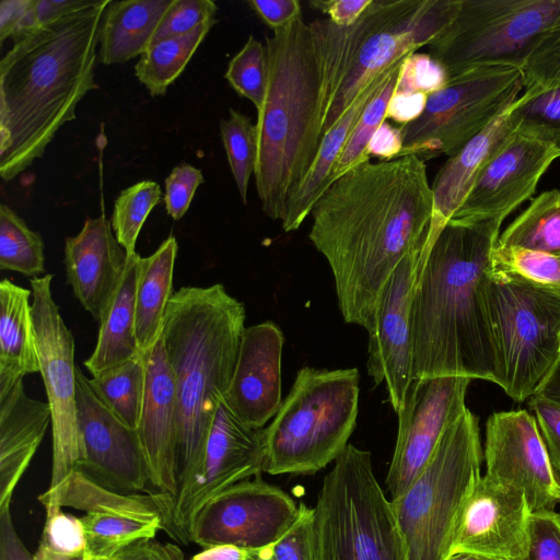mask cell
I'll return each instance as SVG.
<instances>
[{"label": "cell", "instance_id": "obj_27", "mask_svg": "<svg viewBox=\"0 0 560 560\" xmlns=\"http://www.w3.org/2000/svg\"><path fill=\"white\" fill-rule=\"evenodd\" d=\"M49 424L48 402L31 398L23 378L0 389V509L11 505Z\"/></svg>", "mask_w": 560, "mask_h": 560}, {"label": "cell", "instance_id": "obj_17", "mask_svg": "<svg viewBox=\"0 0 560 560\" xmlns=\"http://www.w3.org/2000/svg\"><path fill=\"white\" fill-rule=\"evenodd\" d=\"M472 380L465 376L413 378L398 415L394 453L385 479L392 499L398 498L431 459L451 423L467 408Z\"/></svg>", "mask_w": 560, "mask_h": 560}, {"label": "cell", "instance_id": "obj_15", "mask_svg": "<svg viewBox=\"0 0 560 560\" xmlns=\"http://www.w3.org/2000/svg\"><path fill=\"white\" fill-rule=\"evenodd\" d=\"M70 506L84 511L81 517L86 537L85 560H108L122 549L153 539L164 529L156 492L120 493L109 490L74 470L66 480L46 516Z\"/></svg>", "mask_w": 560, "mask_h": 560}, {"label": "cell", "instance_id": "obj_55", "mask_svg": "<svg viewBox=\"0 0 560 560\" xmlns=\"http://www.w3.org/2000/svg\"><path fill=\"white\" fill-rule=\"evenodd\" d=\"M0 560H42L23 544L14 527L10 505L0 509Z\"/></svg>", "mask_w": 560, "mask_h": 560}, {"label": "cell", "instance_id": "obj_3", "mask_svg": "<svg viewBox=\"0 0 560 560\" xmlns=\"http://www.w3.org/2000/svg\"><path fill=\"white\" fill-rule=\"evenodd\" d=\"M500 228L450 220L418 267L412 380L465 376L495 383L487 281Z\"/></svg>", "mask_w": 560, "mask_h": 560}, {"label": "cell", "instance_id": "obj_61", "mask_svg": "<svg viewBox=\"0 0 560 560\" xmlns=\"http://www.w3.org/2000/svg\"><path fill=\"white\" fill-rule=\"evenodd\" d=\"M445 560H500L485 555L469 552V551H455L452 552Z\"/></svg>", "mask_w": 560, "mask_h": 560}, {"label": "cell", "instance_id": "obj_45", "mask_svg": "<svg viewBox=\"0 0 560 560\" xmlns=\"http://www.w3.org/2000/svg\"><path fill=\"white\" fill-rule=\"evenodd\" d=\"M39 548L66 557H84L86 537L81 517L62 510L47 515Z\"/></svg>", "mask_w": 560, "mask_h": 560}, {"label": "cell", "instance_id": "obj_29", "mask_svg": "<svg viewBox=\"0 0 560 560\" xmlns=\"http://www.w3.org/2000/svg\"><path fill=\"white\" fill-rule=\"evenodd\" d=\"M175 0L109 1L98 33L100 61L125 63L141 56Z\"/></svg>", "mask_w": 560, "mask_h": 560}, {"label": "cell", "instance_id": "obj_52", "mask_svg": "<svg viewBox=\"0 0 560 560\" xmlns=\"http://www.w3.org/2000/svg\"><path fill=\"white\" fill-rule=\"evenodd\" d=\"M248 4L272 31L289 25L302 15L298 0H249Z\"/></svg>", "mask_w": 560, "mask_h": 560}, {"label": "cell", "instance_id": "obj_1", "mask_svg": "<svg viewBox=\"0 0 560 560\" xmlns=\"http://www.w3.org/2000/svg\"><path fill=\"white\" fill-rule=\"evenodd\" d=\"M432 208L425 162L416 155L363 162L315 202L308 237L330 267L346 323L370 328L392 272L423 249Z\"/></svg>", "mask_w": 560, "mask_h": 560}, {"label": "cell", "instance_id": "obj_6", "mask_svg": "<svg viewBox=\"0 0 560 560\" xmlns=\"http://www.w3.org/2000/svg\"><path fill=\"white\" fill-rule=\"evenodd\" d=\"M359 371L304 366L264 428L269 475L314 474L349 444L359 409Z\"/></svg>", "mask_w": 560, "mask_h": 560}, {"label": "cell", "instance_id": "obj_46", "mask_svg": "<svg viewBox=\"0 0 560 560\" xmlns=\"http://www.w3.org/2000/svg\"><path fill=\"white\" fill-rule=\"evenodd\" d=\"M217 11L218 5L211 0H175L158 26L151 45L167 37L186 34L200 24L217 19Z\"/></svg>", "mask_w": 560, "mask_h": 560}, {"label": "cell", "instance_id": "obj_20", "mask_svg": "<svg viewBox=\"0 0 560 560\" xmlns=\"http://www.w3.org/2000/svg\"><path fill=\"white\" fill-rule=\"evenodd\" d=\"M422 249L410 253L385 282L369 332L368 374L375 386L385 383L398 413L412 381L411 306Z\"/></svg>", "mask_w": 560, "mask_h": 560}, {"label": "cell", "instance_id": "obj_12", "mask_svg": "<svg viewBox=\"0 0 560 560\" xmlns=\"http://www.w3.org/2000/svg\"><path fill=\"white\" fill-rule=\"evenodd\" d=\"M51 282L50 273L30 279L39 374L51 412V477L48 489L38 497L45 509L75 470L79 459L74 339L54 300Z\"/></svg>", "mask_w": 560, "mask_h": 560}, {"label": "cell", "instance_id": "obj_59", "mask_svg": "<svg viewBox=\"0 0 560 560\" xmlns=\"http://www.w3.org/2000/svg\"><path fill=\"white\" fill-rule=\"evenodd\" d=\"M535 395L560 408V361Z\"/></svg>", "mask_w": 560, "mask_h": 560}, {"label": "cell", "instance_id": "obj_51", "mask_svg": "<svg viewBox=\"0 0 560 560\" xmlns=\"http://www.w3.org/2000/svg\"><path fill=\"white\" fill-rule=\"evenodd\" d=\"M35 0H2L0 2V44L8 38L35 28L33 8Z\"/></svg>", "mask_w": 560, "mask_h": 560}, {"label": "cell", "instance_id": "obj_22", "mask_svg": "<svg viewBox=\"0 0 560 560\" xmlns=\"http://www.w3.org/2000/svg\"><path fill=\"white\" fill-rule=\"evenodd\" d=\"M530 513L522 491L481 476L465 509L453 552L524 560Z\"/></svg>", "mask_w": 560, "mask_h": 560}, {"label": "cell", "instance_id": "obj_25", "mask_svg": "<svg viewBox=\"0 0 560 560\" xmlns=\"http://www.w3.org/2000/svg\"><path fill=\"white\" fill-rule=\"evenodd\" d=\"M129 255L104 214L86 218L65 241L67 281L79 303L98 324L122 279Z\"/></svg>", "mask_w": 560, "mask_h": 560}, {"label": "cell", "instance_id": "obj_13", "mask_svg": "<svg viewBox=\"0 0 560 560\" xmlns=\"http://www.w3.org/2000/svg\"><path fill=\"white\" fill-rule=\"evenodd\" d=\"M462 0H374L369 31L323 124V137L366 85L396 61L429 46L456 16Z\"/></svg>", "mask_w": 560, "mask_h": 560}, {"label": "cell", "instance_id": "obj_47", "mask_svg": "<svg viewBox=\"0 0 560 560\" xmlns=\"http://www.w3.org/2000/svg\"><path fill=\"white\" fill-rule=\"evenodd\" d=\"M524 560H560V514L555 510L530 513Z\"/></svg>", "mask_w": 560, "mask_h": 560}, {"label": "cell", "instance_id": "obj_43", "mask_svg": "<svg viewBox=\"0 0 560 560\" xmlns=\"http://www.w3.org/2000/svg\"><path fill=\"white\" fill-rule=\"evenodd\" d=\"M525 90L560 85V16L522 65Z\"/></svg>", "mask_w": 560, "mask_h": 560}, {"label": "cell", "instance_id": "obj_34", "mask_svg": "<svg viewBox=\"0 0 560 560\" xmlns=\"http://www.w3.org/2000/svg\"><path fill=\"white\" fill-rule=\"evenodd\" d=\"M498 244L545 253H560V190H547L499 235Z\"/></svg>", "mask_w": 560, "mask_h": 560}, {"label": "cell", "instance_id": "obj_41", "mask_svg": "<svg viewBox=\"0 0 560 560\" xmlns=\"http://www.w3.org/2000/svg\"><path fill=\"white\" fill-rule=\"evenodd\" d=\"M224 78L240 96L249 100L259 112L269 81L266 45L249 35L242 49L229 61Z\"/></svg>", "mask_w": 560, "mask_h": 560}, {"label": "cell", "instance_id": "obj_9", "mask_svg": "<svg viewBox=\"0 0 560 560\" xmlns=\"http://www.w3.org/2000/svg\"><path fill=\"white\" fill-rule=\"evenodd\" d=\"M487 304L494 384L513 400L525 401L560 361V289L490 270Z\"/></svg>", "mask_w": 560, "mask_h": 560}, {"label": "cell", "instance_id": "obj_42", "mask_svg": "<svg viewBox=\"0 0 560 560\" xmlns=\"http://www.w3.org/2000/svg\"><path fill=\"white\" fill-rule=\"evenodd\" d=\"M491 270L560 289V253H545L495 244Z\"/></svg>", "mask_w": 560, "mask_h": 560}, {"label": "cell", "instance_id": "obj_58", "mask_svg": "<svg viewBox=\"0 0 560 560\" xmlns=\"http://www.w3.org/2000/svg\"><path fill=\"white\" fill-rule=\"evenodd\" d=\"M247 549L234 545H214L196 553L190 560H246Z\"/></svg>", "mask_w": 560, "mask_h": 560}, {"label": "cell", "instance_id": "obj_62", "mask_svg": "<svg viewBox=\"0 0 560 560\" xmlns=\"http://www.w3.org/2000/svg\"><path fill=\"white\" fill-rule=\"evenodd\" d=\"M36 553L42 560H85L84 557L72 558V557L60 556V555L52 553V552H50L46 549L39 548V547H38Z\"/></svg>", "mask_w": 560, "mask_h": 560}, {"label": "cell", "instance_id": "obj_19", "mask_svg": "<svg viewBox=\"0 0 560 560\" xmlns=\"http://www.w3.org/2000/svg\"><path fill=\"white\" fill-rule=\"evenodd\" d=\"M79 459L75 470L120 493H138L149 483L137 430L117 418L97 398L77 366Z\"/></svg>", "mask_w": 560, "mask_h": 560}, {"label": "cell", "instance_id": "obj_57", "mask_svg": "<svg viewBox=\"0 0 560 560\" xmlns=\"http://www.w3.org/2000/svg\"><path fill=\"white\" fill-rule=\"evenodd\" d=\"M428 101V95L422 93L417 94H395L388 103L386 109V120L399 125V127L412 122L421 116Z\"/></svg>", "mask_w": 560, "mask_h": 560}, {"label": "cell", "instance_id": "obj_23", "mask_svg": "<svg viewBox=\"0 0 560 560\" xmlns=\"http://www.w3.org/2000/svg\"><path fill=\"white\" fill-rule=\"evenodd\" d=\"M283 342V332L270 320L245 327L242 335L225 399L235 415L250 428H264L282 404Z\"/></svg>", "mask_w": 560, "mask_h": 560}, {"label": "cell", "instance_id": "obj_7", "mask_svg": "<svg viewBox=\"0 0 560 560\" xmlns=\"http://www.w3.org/2000/svg\"><path fill=\"white\" fill-rule=\"evenodd\" d=\"M478 417L466 408L443 433L431 459L402 494L390 499L407 560H445L481 478Z\"/></svg>", "mask_w": 560, "mask_h": 560}, {"label": "cell", "instance_id": "obj_40", "mask_svg": "<svg viewBox=\"0 0 560 560\" xmlns=\"http://www.w3.org/2000/svg\"><path fill=\"white\" fill-rule=\"evenodd\" d=\"M161 198V187L153 180L138 182L124 189L116 198L110 224L117 241L128 255L136 254V243L143 223Z\"/></svg>", "mask_w": 560, "mask_h": 560}, {"label": "cell", "instance_id": "obj_14", "mask_svg": "<svg viewBox=\"0 0 560 560\" xmlns=\"http://www.w3.org/2000/svg\"><path fill=\"white\" fill-rule=\"evenodd\" d=\"M264 428L245 424L225 397L219 402L199 468L173 498L159 494L164 530L179 542H190L194 522L217 494L265 472Z\"/></svg>", "mask_w": 560, "mask_h": 560}, {"label": "cell", "instance_id": "obj_33", "mask_svg": "<svg viewBox=\"0 0 560 560\" xmlns=\"http://www.w3.org/2000/svg\"><path fill=\"white\" fill-rule=\"evenodd\" d=\"M217 23V19L209 20L186 34L159 40L140 56L135 74L151 96L166 92Z\"/></svg>", "mask_w": 560, "mask_h": 560}, {"label": "cell", "instance_id": "obj_38", "mask_svg": "<svg viewBox=\"0 0 560 560\" xmlns=\"http://www.w3.org/2000/svg\"><path fill=\"white\" fill-rule=\"evenodd\" d=\"M405 58L394 65L380 90L368 103L358 118L334 168L332 183L357 165L370 161L368 145L373 135L386 120V109L393 96L399 70Z\"/></svg>", "mask_w": 560, "mask_h": 560}, {"label": "cell", "instance_id": "obj_2", "mask_svg": "<svg viewBox=\"0 0 560 560\" xmlns=\"http://www.w3.org/2000/svg\"><path fill=\"white\" fill-rule=\"evenodd\" d=\"M110 0H91L15 38L0 60V176L40 158L93 90L100 24Z\"/></svg>", "mask_w": 560, "mask_h": 560}, {"label": "cell", "instance_id": "obj_32", "mask_svg": "<svg viewBox=\"0 0 560 560\" xmlns=\"http://www.w3.org/2000/svg\"><path fill=\"white\" fill-rule=\"evenodd\" d=\"M178 252L170 235L150 256H138L136 283V336L142 353L160 339L167 304L173 295V275Z\"/></svg>", "mask_w": 560, "mask_h": 560}, {"label": "cell", "instance_id": "obj_48", "mask_svg": "<svg viewBox=\"0 0 560 560\" xmlns=\"http://www.w3.org/2000/svg\"><path fill=\"white\" fill-rule=\"evenodd\" d=\"M296 520L272 545L277 560H313V511L299 503Z\"/></svg>", "mask_w": 560, "mask_h": 560}, {"label": "cell", "instance_id": "obj_54", "mask_svg": "<svg viewBox=\"0 0 560 560\" xmlns=\"http://www.w3.org/2000/svg\"><path fill=\"white\" fill-rule=\"evenodd\" d=\"M373 0H313L314 9L326 14L335 25L346 27L354 24Z\"/></svg>", "mask_w": 560, "mask_h": 560}, {"label": "cell", "instance_id": "obj_11", "mask_svg": "<svg viewBox=\"0 0 560 560\" xmlns=\"http://www.w3.org/2000/svg\"><path fill=\"white\" fill-rule=\"evenodd\" d=\"M525 89L518 66L500 65L451 77L447 85L428 96L419 118L400 127L398 158L416 155L424 162L455 155L506 110Z\"/></svg>", "mask_w": 560, "mask_h": 560}, {"label": "cell", "instance_id": "obj_53", "mask_svg": "<svg viewBox=\"0 0 560 560\" xmlns=\"http://www.w3.org/2000/svg\"><path fill=\"white\" fill-rule=\"evenodd\" d=\"M108 560H185V557L177 545L153 538L138 541Z\"/></svg>", "mask_w": 560, "mask_h": 560}, {"label": "cell", "instance_id": "obj_50", "mask_svg": "<svg viewBox=\"0 0 560 560\" xmlns=\"http://www.w3.org/2000/svg\"><path fill=\"white\" fill-rule=\"evenodd\" d=\"M546 444L550 462L560 471V408L538 395L528 399Z\"/></svg>", "mask_w": 560, "mask_h": 560}, {"label": "cell", "instance_id": "obj_44", "mask_svg": "<svg viewBox=\"0 0 560 560\" xmlns=\"http://www.w3.org/2000/svg\"><path fill=\"white\" fill-rule=\"evenodd\" d=\"M450 81L447 69L429 52H412L400 67L395 94L431 95L444 89Z\"/></svg>", "mask_w": 560, "mask_h": 560}, {"label": "cell", "instance_id": "obj_21", "mask_svg": "<svg viewBox=\"0 0 560 560\" xmlns=\"http://www.w3.org/2000/svg\"><path fill=\"white\" fill-rule=\"evenodd\" d=\"M558 158L553 147L515 130L483 167L451 220L501 225L533 196L539 179Z\"/></svg>", "mask_w": 560, "mask_h": 560}, {"label": "cell", "instance_id": "obj_16", "mask_svg": "<svg viewBox=\"0 0 560 560\" xmlns=\"http://www.w3.org/2000/svg\"><path fill=\"white\" fill-rule=\"evenodd\" d=\"M300 505L280 487L259 477L243 480L213 497L197 515L190 542L203 548L272 546L293 524Z\"/></svg>", "mask_w": 560, "mask_h": 560}, {"label": "cell", "instance_id": "obj_39", "mask_svg": "<svg viewBox=\"0 0 560 560\" xmlns=\"http://www.w3.org/2000/svg\"><path fill=\"white\" fill-rule=\"evenodd\" d=\"M220 136L240 197L246 205L249 179L257 162L256 126L248 116L230 108L229 117L220 121Z\"/></svg>", "mask_w": 560, "mask_h": 560}, {"label": "cell", "instance_id": "obj_26", "mask_svg": "<svg viewBox=\"0 0 560 560\" xmlns=\"http://www.w3.org/2000/svg\"><path fill=\"white\" fill-rule=\"evenodd\" d=\"M512 105L455 155L448 158L438 172L431 186L432 219L419 266L442 230L463 205L483 167L515 132Z\"/></svg>", "mask_w": 560, "mask_h": 560}, {"label": "cell", "instance_id": "obj_24", "mask_svg": "<svg viewBox=\"0 0 560 560\" xmlns=\"http://www.w3.org/2000/svg\"><path fill=\"white\" fill-rule=\"evenodd\" d=\"M145 389L137 429L152 492L173 498L175 472L176 399L172 370L162 335L143 353Z\"/></svg>", "mask_w": 560, "mask_h": 560}, {"label": "cell", "instance_id": "obj_30", "mask_svg": "<svg viewBox=\"0 0 560 560\" xmlns=\"http://www.w3.org/2000/svg\"><path fill=\"white\" fill-rule=\"evenodd\" d=\"M31 295L9 279L0 282V389L39 373Z\"/></svg>", "mask_w": 560, "mask_h": 560}, {"label": "cell", "instance_id": "obj_35", "mask_svg": "<svg viewBox=\"0 0 560 560\" xmlns=\"http://www.w3.org/2000/svg\"><path fill=\"white\" fill-rule=\"evenodd\" d=\"M88 383L107 409L128 427L138 429L145 389L143 353L88 377Z\"/></svg>", "mask_w": 560, "mask_h": 560}, {"label": "cell", "instance_id": "obj_56", "mask_svg": "<svg viewBox=\"0 0 560 560\" xmlns=\"http://www.w3.org/2000/svg\"><path fill=\"white\" fill-rule=\"evenodd\" d=\"M402 136L400 127H394L385 120L373 135L369 145L370 158H377L383 161H392L399 156L402 150Z\"/></svg>", "mask_w": 560, "mask_h": 560}, {"label": "cell", "instance_id": "obj_10", "mask_svg": "<svg viewBox=\"0 0 560 560\" xmlns=\"http://www.w3.org/2000/svg\"><path fill=\"white\" fill-rule=\"evenodd\" d=\"M560 16V0H462L453 22L429 45L448 75L522 65Z\"/></svg>", "mask_w": 560, "mask_h": 560}, {"label": "cell", "instance_id": "obj_28", "mask_svg": "<svg viewBox=\"0 0 560 560\" xmlns=\"http://www.w3.org/2000/svg\"><path fill=\"white\" fill-rule=\"evenodd\" d=\"M394 65L373 79L342 117L324 135L311 168L287 201L281 220L284 232L298 230L307 215L311 214L315 202L332 184L334 168L358 118L380 90Z\"/></svg>", "mask_w": 560, "mask_h": 560}, {"label": "cell", "instance_id": "obj_37", "mask_svg": "<svg viewBox=\"0 0 560 560\" xmlns=\"http://www.w3.org/2000/svg\"><path fill=\"white\" fill-rule=\"evenodd\" d=\"M516 131L553 147L560 154V85L525 90L512 105Z\"/></svg>", "mask_w": 560, "mask_h": 560}, {"label": "cell", "instance_id": "obj_4", "mask_svg": "<svg viewBox=\"0 0 560 560\" xmlns=\"http://www.w3.org/2000/svg\"><path fill=\"white\" fill-rule=\"evenodd\" d=\"M245 318L244 304L221 283L182 287L167 304L162 338L175 385L178 488L202 460L212 420L231 384Z\"/></svg>", "mask_w": 560, "mask_h": 560}, {"label": "cell", "instance_id": "obj_60", "mask_svg": "<svg viewBox=\"0 0 560 560\" xmlns=\"http://www.w3.org/2000/svg\"><path fill=\"white\" fill-rule=\"evenodd\" d=\"M246 560H277L272 546L258 548V549H247Z\"/></svg>", "mask_w": 560, "mask_h": 560}, {"label": "cell", "instance_id": "obj_5", "mask_svg": "<svg viewBox=\"0 0 560 560\" xmlns=\"http://www.w3.org/2000/svg\"><path fill=\"white\" fill-rule=\"evenodd\" d=\"M267 95L257 112L255 183L262 211L281 221L287 201L311 168L323 139L319 57L301 16L266 36Z\"/></svg>", "mask_w": 560, "mask_h": 560}, {"label": "cell", "instance_id": "obj_8", "mask_svg": "<svg viewBox=\"0 0 560 560\" xmlns=\"http://www.w3.org/2000/svg\"><path fill=\"white\" fill-rule=\"evenodd\" d=\"M313 511V560H407L392 500L369 451L348 444L325 475Z\"/></svg>", "mask_w": 560, "mask_h": 560}, {"label": "cell", "instance_id": "obj_31", "mask_svg": "<svg viewBox=\"0 0 560 560\" xmlns=\"http://www.w3.org/2000/svg\"><path fill=\"white\" fill-rule=\"evenodd\" d=\"M138 256L129 255L120 284L100 322L95 348L84 361L91 376L142 354L136 336Z\"/></svg>", "mask_w": 560, "mask_h": 560}, {"label": "cell", "instance_id": "obj_18", "mask_svg": "<svg viewBox=\"0 0 560 560\" xmlns=\"http://www.w3.org/2000/svg\"><path fill=\"white\" fill-rule=\"evenodd\" d=\"M486 476L522 491L530 512L560 503V477L535 417L525 409L492 413L486 423Z\"/></svg>", "mask_w": 560, "mask_h": 560}, {"label": "cell", "instance_id": "obj_36", "mask_svg": "<svg viewBox=\"0 0 560 560\" xmlns=\"http://www.w3.org/2000/svg\"><path fill=\"white\" fill-rule=\"evenodd\" d=\"M45 244L40 234L9 206H0V269L35 278L45 272Z\"/></svg>", "mask_w": 560, "mask_h": 560}, {"label": "cell", "instance_id": "obj_49", "mask_svg": "<svg viewBox=\"0 0 560 560\" xmlns=\"http://www.w3.org/2000/svg\"><path fill=\"white\" fill-rule=\"evenodd\" d=\"M203 183V175L200 170L183 163L173 168L165 179L164 202L167 214L179 220L187 212L195 192Z\"/></svg>", "mask_w": 560, "mask_h": 560}]
</instances>
